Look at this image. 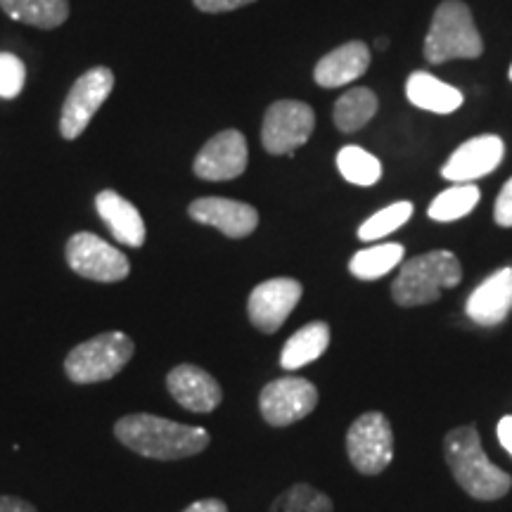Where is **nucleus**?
<instances>
[{
	"label": "nucleus",
	"mask_w": 512,
	"mask_h": 512,
	"mask_svg": "<svg viewBox=\"0 0 512 512\" xmlns=\"http://www.w3.org/2000/svg\"><path fill=\"white\" fill-rule=\"evenodd\" d=\"M370 67V50L363 41H349L323 55L313 69V79L323 88H342L361 79Z\"/></svg>",
	"instance_id": "f3484780"
},
{
	"label": "nucleus",
	"mask_w": 512,
	"mask_h": 512,
	"mask_svg": "<svg viewBox=\"0 0 512 512\" xmlns=\"http://www.w3.org/2000/svg\"><path fill=\"white\" fill-rule=\"evenodd\" d=\"M337 169L344 181L361 188H370L382 178L380 159L358 145H347L337 152Z\"/></svg>",
	"instance_id": "393cba45"
},
{
	"label": "nucleus",
	"mask_w": 512,
	"mask_h": 512,
	"mask_svg": "<svg viewBox=\"0 0 512 512\" xmlns=\"http://www.w3.org/2000/svg\"><path fill=\"white\" fill-rule=\"evenodd\" d=\"M192 221L221 230L226 238L240 240L252 235L259 226V211L252 204L228 200V197H200L188 207Z\"/></svg>",
	"instance_id": "ddd939ff"
},
{
	"label": "nucleus",
	"mask_w": 512,
	"mask_h": 512,
	"mask_svg": "<svg viewBox=\"0 0 512 512\" xmlns=\"http://www.w3.org/2000/svg\"><path fill=\"white\" fill-rule=\"evenodd\" d=\"M304 287L294 278H273L259 283L249 294L247 316L256 330L273 335L285 325L294 306L302 299Z\"/></svg>",
	"instance_id": "9b49d317"
},
{
	"label": "nucleus",
	"mask_w": 512,
	"mask_h": 512,
	"mask_svg": "<svg viewBox=\"0 0 512 512\" xmlns=\"http://www.w3.org/2000/svg\"><path fill=\"white\" fill-rule=\"evenodd\" d=\"M413 216V204L411 202H396L384 207L382 211L370 216L366 223H361L358 228V238L363 242H375L392 235L394 230H399L401 226H406Z\"/></svg>",
	"instance_id": "a878e982"
},
{
	"label": "nucleus",
	"mask_w": 512,
	"mask_h": 512,
	"mask_svg": "<svg viewBox=\"0 0 512 512\" xmlns=\"http://www.w3.org/2000/svg\"><path fill=\"white\" fill-rule=\"evenodd\" d=\"M136 344L124 332H102L86 339L64 358V373L76 384H95L112 380L133 358Z\"/></svg>",
	"instance_id": "39448f33"
},
{
	"label": "nucleus",
	"mask_w": 512,
	"mask_h": 512,
	"mask_svg": "<svg viewBox=\"0 0 512 512\" xmlns=\"http://www.w3.org/2000/svg\"><path fill=\"white\" fill-rule=\"evenodd\" d=\"M498 441H501V446L512 456V415H505L498 422Z\"/></svg>",
	"instance_id": "473e14b6"
},
{
	"label": "nucleus",
	"mask_w": 512,
	"mask_h": 512,
	"mask_svg": "<svg viewBox=\"0 0 512 512\" xmlns=\"http://www.w3.org/2000/svg\"><path fill=\"white\" fill-rule=\"evenodd\" d=\"M375 48H380V50L389 48V38H377V41H375Z\"/></svg>",
	"instance_id": "72a5a7b5"
},
{
	"label": "nucleus",
	"mask_w": 512,
	"mask_h": 512,
	"mask_svg": "<svg viewBox=\"0 0 512 512\" xmlns=\"http://www.w3.org/2000/svg\"><path fill=\"white\" fill-rule=\"evenodd\" d=\"M0 512H38L29 501L17 496H0Z\"/></svg>",
	"instance_id": "7c9ffc66"
},
{
	"label": "nucleus",
	"mask_w": 512,
	"mask_h": 512,
	"mask_svg": "<svg viewBox=\"0 0 512 512\" xmlns=\"http://www.w3.org/2000/svg\"><path fill=\"white\" fill-rule=\"evenodd\" d=\"M494 221L501 228H512V178L498 192V200L494 207Z\"/></svg>",
	"instance_id": "c85d7f7f"
},
{
	"label": "nucleus",
	"mask_w": 512,
	"mask_h": 512,
	"mask_svg": "<svg viewBox=\"0 0 512 512\" xmlns=\"http://www.w3.org/2000/svg\"><path fill=\"white\" fill-rule=\"evenodd\" d=\"M197 10L209 12V15H219V12H230L245 8V5L254 3V0H192Z\"/></svg>",
	"instance_id": "c756f323"
},
{
	"label": "nucleus",
	"mask_w": 512,
	"mask_h": 512,
	"mask_svg": "<svg viewBox=\"0 0 512 512\" xmlns=\"http://www.w3.org/2000/svg\"><path fill=\"white\" fill-rule=\"evenodd\" d=\"M166 387L178 401V406L188 408L192 413H211L223 401V389L214 380V375L197 366H190V363H183V366L171 370L166 375Z\"/></svg>",
	"instance_id": "2eb2a0df"
},
{
	"label": "nucleus",
	"mask_w": 512,
	"mask_h": 512,
	"mask_svg": "<svg viewBox=\"0 0 512 512\" xmlns=\"http://www.w3.org/2000/svg\"><path fill=\"white\" fill-rule=\"evenodd\" d=\"M27 81V67L12 53H0V98L12 100L22 93Z\"/></svg>",
	"instance_id": "cd10ccee"
},
{
	"label": "nucleus",
	"mask_w": 512,
	"mask_h": 512,
	"mask_svg": "<svg viewBox=\"0 0 512 512\" xmlns=\"http://www.w3.org/2000/svg\"><path fill=\"white\" fill-rule=\"evenodd\" d=\"M268 512H332V501L309 484H294L275 498Z\"/></svg>",
	"instance_id": "bb28decb"
},
{
	"label": "nucleus",
	"mask_w": 512,
	"mask_h": 512,
	"mask_svg": "<svg viewBox=\"0 0 512 512\" xmlns=\"http://www.w3.org/2000/svg\"><path fill=\"white\" fill-rule=\"evenodd\" d=\"M114 74L107 67H93L81 79L74 83L67 100L62 105L60 133L62 138L76 140L91 124L95 112L105 105V100L112 95Z\"/></svg>",
	"instance_id": "1a4fd4ad"
},
{
	"label": "nucleus",
	"mask_w": 512,
	"mask_h": 512,
	"mask_svg": "<svg viewBox=\"0 0 512 512\" xmlns=\"http://www.w3.org/2000/svg\"><path fill=\"white\" fill-rule=\"evenodd\" d=\"M316 128V114L311 105L299 100H278L268 107L264 126H261V143L271 155L294 157V150L311 138Z\"/></svg>",
	"instance_id": "0eeeda50"
},
{
	"label": "nucleus",
	"mask_w": 512,
	"mask_h": 512,
	"mask_svg": "<svg viewBox=\"0 0 512 512\" xmlns=\"http://www.w3.org/2000/svg\"><path fill=\"white\" fill-rule=\"evenodd\" d=\"M64 254H67L69 268L93 283H119L131 273L126 254L95 233L72 235Z\"/></svg>",
	"instance_id": "6e6552de"
},
{
	"label": "nucleus",
	"mask_w": 512,
	"mask_h": 512,
	"mask_svg": "<svg viewBox=\"0 0 512 512\" xmlns=\"http://www.w3.org/2000/svg\"><path fill=\"white\" fill-rule=\"evenodd\" d=\"M347 453L361 475H380L392 465L394 432L382 413H363L347 432Z\"/></svg>",
	"instance_id": "423d86ee"
},
{
	"label": "nucleus",
	"mask_w": 512,
	"mask_h": 512,
	"mask_svg": "<svg viewBox=\"0 0 512 512\" xmlns=\"http://www.w3.org/2000/svg\"><path fill=\"white\" fill-rule=\"evenodd\" d=\"M444 456L456 482L477 501H498L510 491L512 477L486 456L477 427L463 425L448 432Z\"/></svg>",
	"instance_id": "f03ea898"
},
{
	"label": "nucleus",
	"mask_w": 512,
	"mask_h": 512,
	"mask_svg": "<svg viewBox=\"0 0 512 512\" xmlns=\"http://www.w3.org/2000/svg\"><path fill=\"white\" fill-rule=\"evenodd\" d=\"M330 344V328L323 320H313L304 325L287 339L283 351H280V366L285 370H299L316 361L328 351Z\"/></svg>",
	"instance_id": "aec40b11"
},
{
	"label": "nucleus",
	"mask_w": 512,
	"mask_h": 512,
	"mask_svg": "<svg viewBox=\"0 0 512 512\" xmlns=\"http://www.w3.org/2000/svg\"><path fill=\"white\" fill-rule=\"evenodd\" d=\"M406 98L425 112L451 114L463 105V93L430 72H413L406 81Z\"/></svg>",
	"instance_id": "6ab92c4d"
},
{
	"label": "nucleus",
	"mask_w": 512,
	"mask_h": 512,
	"mask_svg": "<svg viewBox=\"0 0 512 512\" xmlns=\"http://www.w3.org/2000/svg\"><path fill=\"white\" fill-rule=\"evenodd\" d=\"M422 53H425V60L430 64H444L448 60H477L484 53L482 36H479L475 19H472V12L465 3L444 0L434 10Z\"/></svg>",
	"instance_id": "20e7f679"
},
{
	"label": "nucleus",
	"mask_w": 512,
	"mask_h": 512,
	"mask_svg": "<svg viewBox=\"0 0 512 512\" xmlns=\"http://www.w3.org/2000/svg\"><path fill=\"white\" fill-rule=\"evenodd\" d=\"M479 188L472 183H456L453 188H448L437 195L427 209L430 219L439 223H451L463 219V216L470 214L472 209L479 204Z\"/></svg>",
	"instance_id": "b1692460"
},
{
	"label": "nucleus",
	"mask_w": 512,
	"mask_h": 512,
	"mask_svg": "<svg viewBox=\"0 0 512 512\" xmlns=\"http://www.w3.org/2000/svg\"><path fill=\"white\" fill-rule=\"evenodd\" d=\"M183 512H228V505L219 498H204V501L188 505Z\"/></svg>",
	"instance_id": "2f4dec72"
},
{
	"label": "nucleus",
	"mask_w": 512,
	"mask_h": 512,
	"mask_svg": "<svg viewBox=\"0 0 512 512\" xmlns=\"http://www.w3.org/2000/svg\"><path fill=\"white\" fill-rule=\"evenodd\" d=\"M0 8L15 22L36 29H57L69 17V0H0Z\"/></svg>",
	"instance_id": "412c9836"
},
{
	"label": "nucleus",
	"mask_w": 512,
	"mask_h": 512,
	"mask_svg": "<svg viewBox=\"0 0 512 512\" xmlns=\"http://www.w3.org/2000/svg\"><path fill=\"white\" fill-rule=\"evenodd\" d=\"M95 209H98L100 219L114 235V240L126 247H143L145 242V221L140 211L133 207L126 197H121L114 190H102L95 197Z\"/></svg>",
	"instance_id": "a211bd4d"
},
{
	"label": "nucleus",
	"mask_w": 512,
	"mask_h": 512,
	"mask_svg": "<svg viewBox=\"0 0 512 512\" xmlns=\"http://www.w3.org/2000/svg\"><path fill=\"white\" fill-rule=\"evenodd\" d=\"M460 280H463V266L458 256L448 249H434L401 264L399 278L392 285V297L403 309L425 306L437 302L441 290L460 285Z\"/></svg>",
	"instance_id": "7ed1b4c3"
},
{
	"label": "nucleus",
	"mask_w": 512,
	"mask_h": 512,
	"mask_svg": "<svg viewBox=\"0 0 512 512\" xmlns=\"http://www.w3.org/2000/svg\"><path fill=\"white\" fill-rule=\"evenodd\" d=\"M508 76H510V81H512V67H510V74Z\"/></svg>",
	"instance_id": "f704fd0d"
},
{
	"label": "nucleus",
	"mask_w": 512,
	"mask_h": 512,
	"mask_svg": "<svg viewBox=\"0 0 512 512\" xmlns=\"http://www.w3.org/2000/svg\"><path fill=\"white\" fill-rule=\"evenodd\" d=\"M505 145L498 136H477L467 140L441 166V176L451 183H475L489 176L503 162Z\"/></svg>",
	"instance_id": "4468645a"
},
{
	"label": "nucleus",
	"mask_w": 512,
	"mask_h": 512,
	"mask_svg": "<svg viewBox=\"0 0 512 512\" xmlns=\"http://www.w3.org/2000/svg\"><path fill=\"white\" fill-rule=\"evenodd\" d=\"M114 437L126 448L152 460H183L209 446V432L202 427L181 425L150 413L124 415L114 425Z\"/></svg>",
	"instance_id": "f257e3e1"
},
{
	"label": "nucleus",
	"mask_w": 512,
	"mask_h": 512,
	"mask_svg": "<svg viewBox=\"0 0 512 512\" xmlns=\"http://www.w3.org/2000/svg\"><path fill=\"white\" fill-rule=\"evenodd\" d=\"M377 112V95L370 88H351V91L339 95L335 102V119L337 131L356 133L375 117Z\"/></svg>",
	"instance_id": "4be33fe9"
},
{
	"label": "nucleus",
	"mask_w": 512,
	"mask_h": 512,
	"mask_svg": "<svg viewBox=\"0 0 512 512\" xmlns=\"http://www.w3.org/2000/svg\"><path fill=\"white\" fill-rule=\"evenodd\" d=\"M318 406L316 384L304 377H280L261 389L259 411L273 427H287L304 420Z\"/></svg>",
	"instance_id": "9d476101"
},
{
	"label": "nucleus",
	"mask_w": 512,
	"mask_h": 512,
	"mask_svg": "<svg viewBox=\"0 0 512 512\" xmlns=\"http://www.w3.org/2000/svg\"><path fill=\"white\" fill-rule=\"evenodd\" d=\"M465 313L467 318L475 320L477 325H484V328L501 325L512 313V266H505L494 275H489L470 294Z\"/></svg>",
	"instance_id": "dca6fc26"
},
{
	"label": "nucleus",
	"mask_w": 512,
	"mask_h": 512,
	"mask_svg": "<svg viewBox=\"0 0 512 512\" xmlns=\"http://www.w3.org/2000/svg\"><path fill=\"white\" fill-rule=\"evenodd\" d=\"M247 162L249 147L245 136L235 128H226L197 152L192 171L202 181H233L245 174Z\"/></svg>",
	"instance_id": "f8f14e48"
},
{
	"label": "nucleus",
	"mask_w": 512,
	"mask_h": 512,
	"mask_svg": "<svg viewBox=\"0 0 512 512\" xmlns=\"http://www.w3.org/2000/svg\"><path fill=\"white\" fill-rule=\"evenodd\" d=\"M401 261L403 245H399V242H387V245H375L356 252L349 261V271L358 280H377L389 271H394Z\"/></svg>",
	"instance_id": "5701e85b"
}]
</instances>
